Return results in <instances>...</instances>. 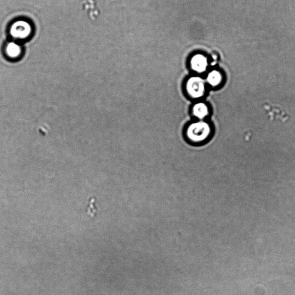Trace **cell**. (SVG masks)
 <instances>
[{
    "label": "cell",
    "mask_w": 295,
    "mask_h": 295,
    "mask_svg": "<svg viewBox=\"0 0 295 295\" xmlns=\"http://www.w3.org/2000/svg\"><path fill=\"white\" fill-rule=\"evenodd\" d=\"M21 52L20 46L16 44V43H10V44L6 46V55L9 58L13 59H17V57L20 56Z\"/></svg>",
    "instance_id": "cell-7"
},
{
    "label": "cell",
    "mask_w": 295,
    "mask_h": 295,
    "mask_svg": "<svg viewBox=\"0 0 295 295\" xmlns=\"http://www.w3.org/2000/svg\"><path fill=\"white\" fill-rule=\"evenodd\" d=\"M31 32V27L29 23L22 20L14 23L10 29V34L16 39L26 38Z\"/></svg>",
    "instance_id": "cell-3"
},
{
    "label": "cell",
    "mask_w": 295,
    "mask_h": 295,
    "mask_svg": "<svg viewBox=\"0 0 295 295\" xmlns=\"http://www.w3.org/2000/svg\"><path fill=\"white\" fill-rule=\"evenodd\" d=\"M187 91L194 98L203 96L205 92V82L203 79L199 77H193L189 79L186 84Z\"/></svg>",
    "instance_id": "cell-2"
},
{
    "label": "cell",
    "mask_w": 295,
    "mask_h": 295,
    "mask_svg": "<svg viewBox=\"0 0 295 295\" xmlns=\"http://www.w3.org/2000/svg\"><path fill=\"white\" fill-rule=\"evenodd\" d=\"M264 107L265 110L268 111L269 116L271 117L272 120H273L274 118H279L280 120L284 121L288 118L286 111L284 112L279 107L268 105V104H266Z\"/></svg>",
    "instance_id": "cell-6"
},
{
    "label": "cell",
    "mask_w": 295,
    "mask_h": 295,
    "mask_svg": "<svg viewBox=\"0 0 295 295\" xmlns=\"http://www.w3.org/2000/svg\"><path fill=\"white\" fill-rule=\"evenodd\" d=\"M222 81V76L219 72L214 71L209 74L207 77V81L208 83L212 86H217Z\"/></svg>",
    "instance_id": "cell-9"
},
{
    "label": "cell",
    "mask_w": 295,
    "mask_h": 295,
    "mask_svg": "<svg viewBox=\"0 0 295 295\" xmlns=\"http://www.w3.org/2000/svg\"><path fill=\"white\" fill-rule=\"evenodd\" d=\"M192 69L197 73H203L206 70L208 63L206 57L201 55H197L193 57L191 61Z\"/></svg>",
    "instance_id": "cell-5"
},
{
    "label": "cell",
    "mask_w": 295,
    "mask_h": 295,
    "mask_svg": "<svg viewBox=\"0 0 295 295\" xmlns=\"http://www.w3.org/2000/svg\"><path fill=\"white\" fill-rule=\"evenodd\" d=\"M210 127L206 122H199L189 126L187 135L192 141L200 142L206 140L210 135Z\"/></svg>",
    "instance_id": "cell-1"
},
{
    "label": "cell",
    "mask_w": 295,
    "mask_h": 295,
    "mask_svg": "<svg viewBox=\"0 0 295 295\" xmlns=\"http://www.w3.org/2000/svg\"><path fill=\"white\" fill-rule=\"evenodd\" d=\"M82 8L86 10L90 19L95 20L100 15L96 0H81Z\"/></svg>",
    "instance_id": "cell-4"
},
{
    "label": "cell",
    "mask_w": 295,
    "mask_h": 295,
    "mask_svg": "<svg viewBox=\"0 0 295 295\" xmlns=\"http://www.w3.org/2000/svg\"><path fill=\"white\" fill-rule=\"evenodd\" d=\"M193 114L196 117L203 119L208 114V107L206 104L199 103L196 104L193 107Z\"/></svg>",
    "instance_id": "cell-8"
}]
</instances>
